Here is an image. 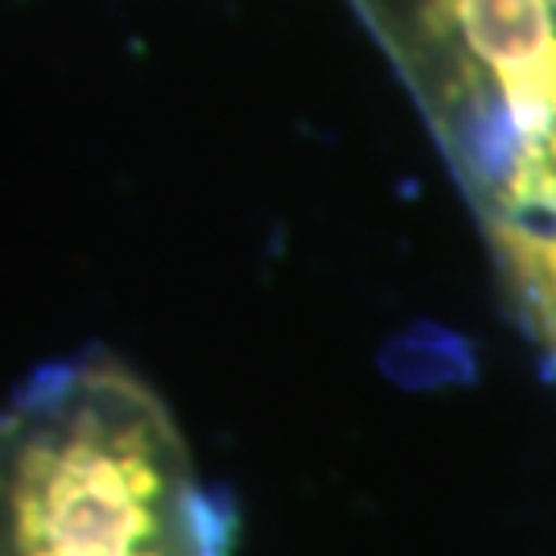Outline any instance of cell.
<instances>
[{
	"label": "cell",
	"mask_w": 556,
	"mask_h": 556,
	"mask_svg": "<svg viewBox=\"0 0 556 556\" xmlns=\"http://www.w3.org/2000/svg\"><path fill=\"white\" fill-rule=\"evenodd\" d=\"M161 396L112 355L50 363L0 408V556H227Z\"/></svg>",
	"instance_id": "obj_1"
},
{
	"label": "cell",
	"mask_w": 556,
	"mask_h": 556,
	"mask_svg": "<svg viewBox=\"0 0 556 556\" xmlns=\"http://www.w3.org/2000/svg\"><path fill=\"white\" fill-rule=\"evenodd\" d=\"M482 223L556 236V0H351Z\"/></svg>",
	"instance_id": "obj_2"
},
{
	"label": "cell",
	"mask_w": 556,
	"mask_h": 556,
	"mask_svg": "<svg viewBox=\"0 0 556 556\" xmlns=\"http://www.w3.org/2000/svg\"><path fill=\"white\" fill-rule=\"evenodd\" d=\"M486 239L516 314L532 330L548 363H556V236L491 223Z\"/></svg>",
	"instance_id": "obj_3"
}]
</instances>
